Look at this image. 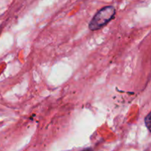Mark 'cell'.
<instances>
[{
	"instance_id": "cell-3",
	"label": "cell",
	"mask_w": 151,
	"mask_h": 151,
	"mask_svg": "<svg viewBox=\"0 0 151 151\" xmlns=\"http://www.w3.org/2000/svg\"><path fill=\"white\" fill-rule=\"evenodd\" d=\"M81 151H92V149H91V148H86V149H84V150H81Z\"/></svg>"
},
{
	"instance_id": "cell-2",
	"label": "cell",
	"mask_w": 151,
	"mask_h": 151,
	"mask_svg": "<svg viewBox=\"0 0 151 151\" xmlns=\"http://www.w3.org/2000/svg\"><path fill=\"white\" fill-rule=\"evenodd\" d=\"M145 125L147 129L151 133V112L146 116L145 119Z\"/></svg>"
},
{
	"instance_id": "cell-1",
	"label": "cell",
	"mask_w": 151,
	"mask_h": 151,
	"mask_svg": "<svg viewBox=\"0 0 151 151\" xmlns=\"http://www.w3.org/2000/svg\"><path fill=\"white\" fill-rule=\"evenodd\" d=\"M115 13L116 10L113 6L109 5L103 7L96 13L95 16L90 22L88 25L89 29L94 31L102 28L114 17Z\"/></svg>"
}]
</instances>
